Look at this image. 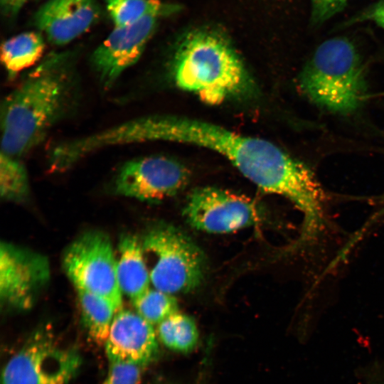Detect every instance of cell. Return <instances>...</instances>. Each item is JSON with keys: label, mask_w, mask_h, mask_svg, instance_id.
Returning <instances> with one entry per match:
<instances>
[{"label": "cell", "mask_w": 384, "mask_h": 384, "mask_svg": "<svg viewBox=\"0 0 384 384\" xmlns=\"http://www.w3.org/2000/svg\"><path fill=\"white\" fill-rule=\"evenodd\" d=\"M4 13L9 16H15L28 0H0Z\"/></svg>", "instance_id": "obj_23"}, {"label": "cell", "mask_w": 384, "mask_h": 384, "mask_svg": "<svg viewBox=\"0 0 384 384\" xmlns=\"http://www.w3.org/2000/svg\"><path fill=\"white\" fill-rule=\"evenodd\" d=\"M82 322L91 338L98 343L105 342L117 310L106 299L76 289Z\"/></svg>", "instance_id": "obj_16"}, {"label": "cell", "mask_w": 384, "mask_h": 384, "mask_svg": "<svg viewBox=\"0 0 384 384\" xmlns=\"http://www.w3.org/2000/svg\"><path fill=\"white\" fill-rule=\"evenodd\" d=\"M47 257L8 242L0 245V300L6 311L30 309L49 282Z\"/></svg>", "instance_id": "obj_8"}, {"label": "cell", "mask_w": 384, "mask_h": 384, "mask_svg": "<svg viewBox=\"0 0 384 384\" xmlns=\"http://www.w3.org/2000/svg\"><path fill=\"white\" fill-rule=\"evenodd\" d=\"M299 85L309 100L329 112L348 114L358 109L366 87L355 46L343 37L321 43L302 69Z\"/></svg>", "instance_id": "obj_4"}, {"label": "cell", "mask_w": 384, "mask_h": 384, "mask_svg": "<svg viewBox=\"0 0 384 384\" xmlns=\"http://www.w3.org/2000/svg\"><path fill=\"white\" fill-rule=\"evenodd\" d=\"M173 65L178 87L210 105L243 94L251 86L245 65L230 44L210 31L189 33L180 44Z\"/></svg>", "instance_id": "obj_3"}, {"label": "cell", "mask_w": 384, "mask_h": 384, "mask_svg": "<svg viewBox=\"0 0 384 384\" xmlns=\"http://www.w3.org/2000/svg\"><path fill=\"white\" fill-rule=\"evenodd\" d=\"M78 91L73 55H48L2 102L1 152L18 158L37 146L73 110Z\"/></svg>", "instance_id": "obj_2"}, {"label": "cell", "mask_w": 384, "mask_h": 384, "mask_svg": "<svg viewBox=\"0 0 384 384\" xmlns=\"http://www.w3.org/2000/svg\"><path fill=\"white\" fill-rule=\"evenodd\" d=\"M106 6L115 26L132 24L146 16L159 17L172 10L159 0H106Z\"/></svg>", "instance_id": "obj_18"}, {"label": "cell", "mask_w": 384, "mask_h": 384, "mask_svg": "<svg viewBox=\"0 0 384 384\" xmlns=\"http://www.w3.org/2000/svg\"><path fill=\"white\" fill-rule=\"evenodd\" d=\"M81 364L78 351L60 345L47 329H39L8 361L1 383L68 384Z\"/></svg>", "instance_id": "obj_6"}, {"label": "cell", "mask_w": 384, "mask_h": 384, "mask_svg": "<svg viewBox=\"0 0 384 384\" xmlns=\"http://www.w3.org/2000/svg\"><path fill=\"white\" fill-rule=\"evenodd\" d=\"M132 304L136 312L152 325L159 324L178 311L175 297L155 288H149Z\"/></svg>", "instance_id": "obj_20"}, {"label": "cell", "mask_w": 384, "mask_h": 384, "mask_svg": "<svg viewBox=\"0 0 384 384\" xmlns=\"http://www.w3.org/2000/svg\"><path fill=\"white\" fill-rule=\"evenodd\" d=\"M29 193L28 176L18 158L1 152L0 195L9 202H23Z\"/></svg>", "instance_id": "obj_19"}, {"label": "cell", "mask_w": 384, "mask_h": 384, "mask_svg": "<svg viewBox=\"0 0 384 384\" xmlns=\"http://www.w3.org/2000/svg\"><path fill=\"white\" fill-rule=\"evenodd\" d=\"M158 18L150 16L132 24L115 26L94 50L91 65L103 88H110L123 72L139 59Z\"/></svg>", "instance_id": "obj_11"}, {"label": "cell", "mask_w": 384, "mask_h": 384, "mask_svg": "<svg viewBox=\"0 0 384 384\" xmlns=\"http://www.w3.org/2000/svg\"><path fill=\"white\" fill-rule=\"evenodd\" d=\"M158 334L161 341L167 348L181 353L192 351L198 340V331L194 320L178 311L159 324Z\"/></svg>", "instance_id": "obj_17"}, {"label": "cell", "mask_w": 384, "mask_h": 384, "mask_svg": "<svg viewBox=\"0 0 384 384\" xmlns=\"http://www.w3.org/2000/svg\"><path fill=\"white\" fill-rule=\"evenodd\" d=\"M44 49V39L39 32H23L5 41L1 47V60L9 78L13 79L35 65Z\"/></svg>", "instance_id": "obj_15"}, {"label": "cell", "mask_w": 384, "mask_h": 384, "mask_svg": "<svg viewBox=\"0 0 384 384\" xmlns=\"http://www.w3.org/2000/svg\"><path fill=\"white\" fill-rule=\"evenodd\" d=\"M140 240L154 288L174 294L188 292L201 284L203 254L182 231L159 223L150 228Z\"/></svg>", "instance_id": "obj_5"}, {"label": "cell", "mask_w": 384, "mask_h": 384, "mask_svg": "<svg viewBox=\"0 0 384 384\" xmlns=\"http://www.w3.org/2000/svg\"><path fill=\"white\" fill-rule=\"evenodd\" d=\"M105 347L110 362L142 367L151 362L159 351L152 324L137 312L122 309L114 316Z\"/></svg>", "instance_id": "obj_12"}, {"label": "cell", "mask_w": 384, "mask_h": 384, "mask_svg": "<svg viewBox=\"0 0 384 384\" xmlns=\"http://www.w3.org/2000/svg\"><path fill=\"white\" fill-rule=\"evenodd\" d=\"M189 174L176 161L164 156H148L125 163L114 180L118 195L156 203L173 196L187 184Z\"/></svg>", "instance_id": "obj_10"}, {"label": "cell", "mask_w": 384, "mask_h": 384, "mask_svg": "<svg viewBox=\"0 0 384 384\" xmlns=\"http://www.w3.org/2000/svg\"><path fill=\"white\" fill-rule=\"evenodd\" d=\"M367 16L384 28V0L375 5L367 14Z\"/></svg>", "instance_id": "obj_24"}, {"label": "cell", "mask_w": 384, "mask_h": 384, "mask_svg": "<svg viewBox=\"0 0 384 384\" xmlns=\"http://www.w3.org/2000/svg\"><path fill=\"white\" fill-rule=\"evenodd\" d=\"M188 223L197 230L228 233L250 226L259 218L251 199L214 187L195 189L183 209Z\"/></svg>", "instance_id": "obj_9"}, {"label": "cell", "mask_w": 384, "mask_h": 384, "mask_svg": "<svg viewBox=\"0 0 384 384\" xmlns=\"http://www.w3.org/2000/svg\"><path fill=\"white\" fill-rule=\"evenodd\" d=\"M107 375L102 384H138L142 367L138 365L111 361Z\"/></svg>", "instance_id": "obj_21"}, {"label": "cell", "mask_w": 384, "mask_h": 384, "mask_svg": "<svg viewBox=\"0 0 384 384\" xmlns=\"http://www.w3.org/2000/svg\"><path fill=\"white\" fill-rule=\"evenodd\" d=\"M96 0H48L34 15V24L54 45L63 46L86 32L97 20Z\"/></svg>", "instance_id": "obj_13"}, {"label": "cell", "mask_w": 384, "mask_h": 384, "mask_svg": "<svg viewBox=\"0 0 384 384\" xmlns=\"http://www.w3.org/2000/svg\"><path fill=\"white\" fill-rule=\"evenodd\" d=\"M348 0H311V20L315 23L324 22L343 10Z\"/></svg>", "instance_id": "obj_22"}, {"label": "cell", "mask_w": 384, "mask_h": 384, "mask_svg": "<svg viewBox=\"0 0 384 384\" xmlns=\"http://www.w3.org/2000/svg\"><path fill=\"white\" fill-rule=\"evenodd\" d=\"M116 254L110 238L90 230L70 243L63 257V269L75 289H82L110 302L117 311L122 309Z\"/></svg>", "instance_id": "obj_7"}, {"label": "cell", "mask_w": 384, "mask_h": 384, "mask_svg": "<svg viewBox=\"0 0 384 384\" xmlns=\"http://www.w3.org/2000/svg\"><path fill=\"white\" fill-rule=\"evenodd\" d=\"M116 263L119 289L132 302L150 288L149 274L141 240L137 236L129 233L121 235L116 252Z\"/></svg>", "instance_id": "obj_14"}, {"label": "cell", "mask_w": 384, "mask_h": 384, "mask_svg": "<svg viewBox=\"0 0 384 384\" xmlns=\"http://www.w3.org/2000/svg\"><path fill=\"white\" fill-rule=\"evenodd\" d=\"M137 143L175 142L202 146L225 157L262 191L289 200L303 218H317L325 194L314 173L274 144L222 126L184 117L152 115L134 119Z\"/></svg>", "instance_id": "obj_1"}]
</instances>
